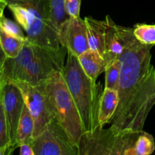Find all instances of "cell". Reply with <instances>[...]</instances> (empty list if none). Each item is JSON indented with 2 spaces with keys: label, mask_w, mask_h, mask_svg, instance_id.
<instances>
[{
  "label": "cell",
  "mask_w": 155,
  "mask_h": 155,
  "mask_svg": "<svg viewBox=\"0 0 155 155\" xmlns=\"http://www.w3.org/2000/svg\"><path fill=\"white\" fill-rule=\"evenodd\" d=\"M0 27L7 33L21 39H26V33L24 29L18 22L12 21L3 16L0 20Z\"/></svg>",
  "instance_id": "ffe728a7"
},
{
  "label": "cell",
  "mask_w": 155,
  "mask_h": 155,
  "mask_svg": "<svg viewBox=\"0 0 155 155\" xmlns=\"http://www.w3.org/2000/svg\"><path fill=\"white\" fill-rule=\"evenodd\" d=\"M30 144L35 155H79V147L55 117Z\"/></svg>",
  "instance_id": "9c48e42d"
},
{
  "label": "cell",
  "mask_w": 155,
  "mask_h": 155,
  "mask_svg": "<svg viewBox=\"0 0 155 155\" xmlns=\"http://www.w3.org/2000/svg\"><path fill=\"white\" fill-rule=\"evenodd\" d=\"M155 150L154 139L152 135L142 130L134 145L133 155H150Z\"/></svg>",
  "instance_id": "2e32d148"
},
{
  "label": "cell",
  "mask_w": 155,
  "mask_h": 155,
  "mask_svg": "<svg viewBox=\"0 0 155 155\" xmlns=\"http://www.w3.org/2000/svg\"><path fill=\"white\" fill-rule=\"evenodd\" d=\"M124 48L120 56L119 103L110 128L118 133L142 132L155 104V68L151 64L153 45L135 37L133 28L122 26Z\"/></svg>",
  "instance_id": "6da1fadb"
},
{
  "label": "cell",
  "mask_w": 155,
  "mask_h": 155,
  "mask_svg": "<svg viewBox=\"0 0 155 155\" xmlns=\"http://www.w3.org/2000/svg\"><path fill=\"white\" fill-rule=\"evenodd\" d=\"M51 3V21L57 31L63 22L69 16L64 10V0H50Z\"/></svg>",
  "instance_id": "d6986e66"
},
{
  "label": "cell",
  "mask_w": 155,
  "mask_h": 155,
  "mask_svg": "<svg viewBox=\"0 0 155 155\" xmlns=\"http://www.w3.org/2000/svg\"><path fill=\"white\" fill-rule=\"evenodd\" d=\"M13 83L21 89L25 104L33 117L34 121L33 139H35L43 132L50 121L55 117L52 104L43 84L34 86L22 81Z\"/></svg>",
  "instance_id": "ba28073f"
},
{
  "label": "cell",
  "mask_w": 155,
  "mask_h": 155,
  "mask_svg": "<svg viewBox=\"0 0 155 155\" xmlns=\"http://www.w3.org/2000/svg\"><path fill=\"white\" fill-rule=\"evenodd\" d=\"M59 42L78 57L89 49L87 28L84 19L69 17L58 30Z\"/></svg>",
  "instance_id": "8fae6325"
},
{
  "label": "cell",
  "mask_w": 155,
  "mask_h": 155,
  "mask_svg": "<svg viewBox=\"0 0 155 155\" xmlns=\"http://www.w3.org/2000/svg\"><path fill=\"white\" fill-rule=\"evenodd\" d=\"M18 148H20L21 155H35L34 151L30 143H23Z\"/></svg>",
  "instance_id": "603a6c76"
},
{
  "label": "cell",
  "mask_w": 155,
  "mask_h": 155,
  "mask_svg": "<svg viewBox=\"0 0 155 155\" xmlns=\"http://www.w3.org/2000/svg\"><path fill=\"white\" fill-rule=\"evenodd\" d=\"M136 39L145 45H155V24H136L133 27Z\"/></svg>",
  "instance_id": "e0dca14e"
},
{
  "label": "cell",
  "mask_w": 155,
  "mask_h": 155,
  "mask_svg": "<svg viewBox=\"0 0 155 155\" xmlns=\"http://www.w3.org/2000/svg\"><path fill=\"white\" fill-rule=\"evenodd\" d=\"M119 103L118 91L104 88L100 99L98 123L101 127L110 124Z\"/></svg>",
  "instance_id": "4fadbf2b"
},
{
  "label": "cell",
  "mask_w": 155,
  "mask_h": 155,
  "mask_svg": "<svg viewBox=\"0 0 155 155\" xmlns=\"http://www.w3.org/2000/svg\"><path fill=\"white\" fill-rule=\"evenodd\" d=\"M43 86L52 104L55 118L64 129L73 143L79 147L84 131L78 109L62 72L54 74L43 83Z\"/></svg>",
  "instance_id": "5b68a950"
},
{
  "label": "cell",
  "mask_w": 155,
  "mask_h": 155,
  "mask_svg": "<svg viewBox=\"0 0 155 155\" xmlns=\"http://www.w3.org/2000/svg\"><path fill=\"white\" fill-rule=\"evenodd\" d=\"M34 121L27 105L24 104L16 134L15 148H18L23 143H31L33 140Z\"/></svg>",
  "instance_id": "5bb4252c"
},
{
  "label": "cell",
  "mask_w": 155,
  "mask_h": 155,
  "mask_svg": "<svg viewBox=\"0 0 155 155\" xmlns=\"http://www.w3.org/2000/svg\"><path fill=\"white\" fill-rule=\"evenodd\" d=\"M87 28L89 48L98 51L106 65L118 59L124 48L122 26H119L107 15L104 21L91 16L84 18Z\"/></svg>",
  "instance_id": "52a82bcc"
},
{
  "label": "cell",
  "mask_w": 155,
  "mask_h": 155,
  "mask_svg": "<svg viewBox=\"0 0 155 155\" xmlns=\"http://www.w3.org/2000/svg\"><path fill=\"white\" fill-rule=\"evenodd\" d=\"M0 97L2 101L7 122L9 148L11 154L16 149V134L21 114L25 101L21 89L15 83L5 81L0 89Z\"/></svg>",
  "instance_id": "30bf717a"
},
{
  "label": "cell",
  "mask_w": 155,
  "mask_h": 155,
  "mask_svg": "<svg viewBox=\"0 0 155 155\" xmlns=\"http://www.w3.org/2000/svg\"><path fill=\"white\" fill-rule=\"evenodd\" d=\"M68 49L54 48L30 42L27 39L15 58H6L3 64V83L22 81L37 86L62 72L66 63Z\"/></svg>",
  "instance_id": "7a4b0ae2"
},
{
  "label": "cell",
  "mask_w": 155,
  "mask_h": 155,
  "mask_svg": "<svg viewBox=\"0 0 155 155\" xmlns=\"http://www.w3.org/2000/svg\"><path fill=\"white\" fill-rule=\"evenodd\" d=\"M5 154H10V151H9L8 147H2V148H0V155Z\"/></svg>",
  "instance_id": "484cf974"
},
{
  "label": "cell",
  "mask_w": 155,
  "mask_h": 155,
  "mask_svg": "<svg viewBox=\"0 0 155 155\" xmlns=\"http://www.w3.org/2000/svg\"><path fill=\"white\" fill-rule=\"evenodd\" d=\"M3 64L4 62L0 61V89L3 84Z\"/></svg>",
  "instance_id": "d4e9b609"
},
{
  "label": "cell",
  "mask_w": 155,
  "mask_h": 155,
  "mask_svg": "<svg viewBox=\"0 0 155 155\" xmlns=\"http://www.w3.org/2000/svg\"><path fill=\"white\" fill-rule=\"evenodd\" d=\"M62 74L78 109L83 131L92 133L99 126L98 110L104 89L85 74L77 56L69 51Z\"/></svg>",
  "instance_id": "3957f363"
},
{
  "label": "cell",
  "mask_w": 155,
  "mask_h": 155,
  "mask_svg": "<svg viewBox=\"0 0 155 155\" xmlns=\"http://www.w3.org/2000/svg\"><path fill=\"white\" fill-rule=\"evenodd\" d=\"M82 0H64V10L69 17H80Z\"/></svg>",
  "instance_id": "7402d4cb"
},
{
  "label": "cell",
  "mask_w": 155,
  "mask_h": 155,
  "mask_svg": "<svg viewBox=\"0 0 155 155\" xmlns=\"http://www.w3.org/2000/svg\"><path fill=\"white\" fill-rule=\"evenodd\" d=\"M24 40L6 33L0 27V45L7 58H15L24 45Z\"/></svg>",
  "instance_id": "9a60e30c"
},
{
  "label": "cell",
  "mask_w": 155,
  "mask_h": 155,
  "mask_svg": "<svg viewBox=\"0 0 155 155\" xmlns=\"http://www.w3.org/2000/svg\"><path fill=\"white\" fill-rule=\"evenodd\" d=\"M2 147L9 148V139L4 107H3L2 101L0 97V148H2ZM9 151H10V148H9Z\"/></svg>",
  "instance_id": "44dd1931"
},
{
  "label": "cell",
  "mask_w": 155,
  "mask_h": 155,
  "mask_svg": "<svg viewBox=\"0 0 155 155\" xmlns=\"http://www.w3.org/2000/svg\"><path fill=\"white\" fill-rule=\"evenodd\" d=\"M77 58L85 74L92 80H97L99 75L105 71L106 62L104 58L95 50L89 48Z\"/></svg>",
  "instance_id": "7c38bea8"
},
{
  "label": "cell",
  "mask_w": 155,
  "mask_h": 155,
  "mask_svg": "<svg viewBox=\"0 0 155 155\" xmlns=\"http://www.w3.org/2000/svg\"><path fill=\"white\" fill-rule=\"evenodd\" d=\"M8 4L5 0H0V20L2 19L4 15H3V13H4V10L6 7H7Z\"/></svg>",
  "instance_id": "cb8c5ba5"
},
{
  "label": "cell",
  "mask_w": 155,
  "mask_h": 155,
  "mask_svg": "<svg viewBox=\"0 0 155 155\" xmlns=\"http://www.w3.org/2000/svg\"><path fill=\"white\" fill-rule=\"evenodd\" d=\"M141 132L118 133L98 126L92 133H84L79 143V155H133Z\"/></svg>",
  "instance_id": "8992f818"
},
{
  "label": "cell",
  "mask_w": 155,
  "mask_h": 155,
  "mask_svg": "<svg viewBox=\"0 0 155 155\" xmlns=\"http://www.w3.org/2000/svg\"><path fill=\"white\" fill-rule=\"evenodd\" d=\"M105 86L104 88L116 89L119 86L120 75V58L106 65L105 71Z\"/></svg>",
  "instance_id": "ac0fdd59"
},
{
  "label": "cell",
  "mask_w": 155,
  "mask_h": 155,
  "mask_svg": "<svg viewBox=\"0 0 155 155\" xmlns=\"http://www.w3.org/2000/svg\"><path fill=\"white\" fill-rule=\"evenodd\" d=\"M30 42L59 48L58 31L51 21L50 0H5Z\"/></svg>",
  "instance_id": "277c9868"
},
{
  "label": "cell",
  "mask_w": 155,
  "mask_h": 155,
  "mask_svg": "<svg viewBox=\"0 0 155 155\" xmlns=\"http://www.w3.org/2000/svg\"><path fill=\"white\" fill-rule=\"evenodd\" d=\"M6 58L7 57H6V55L5 54L4 51H3L2 48V47H1V45H0V61L4 62L5 61Z\"/></svg>",
  "instance_id": "4316f807"
}]
</instances>
